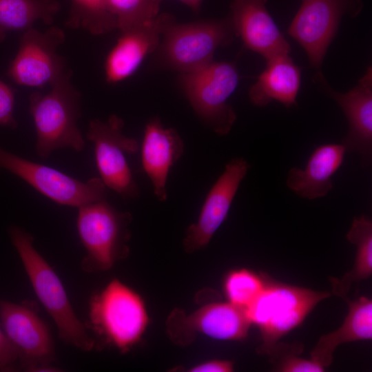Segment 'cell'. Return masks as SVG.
Returning a JSON list of instances; mask_svg holds the SVG:
<instances>
[{"instance_id":"obj_1","label":"cell","mask_w":372,"mask_h":372,"mask_svg":"<svg viewBox=\"0 0 372 372\" xmlns=\"http://www.w3.org/2000/svg\"><path fill=\"white\" fill-rule=\"evenodd\" d=\"M237 37L229 16L224 19L180 23L169 14H163V31L155 52L162 68L180 73L195 71L213 61L218 47Z\"/></svg>"},{"instance_id":"obj_2","label":"cell","mask_w":372,"mask_h":372,"mask_svg":"<svg viewBox=\"0 0 372 372\" xmlns=\"http://www.w3.org/2000/svg\"><path fill=\"white\" fill-rule=\"evenodd\" d=\"M8 234L35 293L57 327L59 338L82 351H91L94 339L76 317L59 278L34 248L33 236L15 225L10 227Z\"/></svg>"},{"instance_id":"obj_3","label":"cell","mask_w":372,"mask_h":372,"mask_svg":"<svg viewBox=\"0 0 372 372\" xmlns=\"http://www.w3.org/2000/svg\"><path fill=\"white\" fill-rule=\"evenodd\" d=\"M328 291L290 285L274 280L265 274V285L254 301L245 309L260 331L262 344L259 353L269 355L279 340L298 327Z\"/></svg>"},{"instance_id":"obj_4","label":"cell","mask_w":372,"mask_h":372,"mask_svg":"<svg viewBox=\"0 0 372 372\" xmlns=\"http://www.w3.org/2000/svg\"><path fill=\"white\" fill-rule=\"evenodd\" d=\"M72 72L51 85L47 94L34 92L30 96L29 110L37 133L36 152L45 159L59 149L85 147L77 121L81 115V94L70 81Z\"/></svg>"},{"instance_id":"obj_5","label":"cell","mask_w":372,"mask_h":372,"mask_svg":"<svg viewBox=\"0 0 372 372\" xmlns=\"http://www.w3.org/2000/svg\"><path fill=\"white\" fill-rule=\"evenodd\" d=\"M89 310L94 331L123 353L140 341L149 323L141 296L116 279L92 297Z\"/></svg>"},{"instance_id":"obj_6","label":"cell","mask_w":372,"mask_h":372,"mask_svg":"<svg viewBox=\"0 0 372 372\" xmlns=\"http://www.w3.org/2000/svg\"><path fill=\"white\" fill-rule=\"evenodd\" d=\"M78 210L77 231L86 251L81 262L83 271H107L127 257L130 213L116 210L105 200L85 204Z\"/></svg>"},{"instance_id":"obj_7","label":"cell","mask_w":372,"mask_h":372,"mask_svg":"<svg viewBox=\"0 0 372 372\" xmlns=\"http://www.w3.org/2000/svg\"><path fill=\"white\" fill-rule=\"evenodd\" d=\"M179 81L200 118L217 134H227L236 120L228 103L239 81L236 65L213 60L195 71L180 73Z\"/></svg>"},{"instance_id":"obj_8","label":"cell","mask_w":372,"mask_h":372,"mask_svg":"<svg viewBox=\"0 0 372 372\" xmlns=\"http://www.w3.org/2000/svg\"><path fill=\"white\" fill-rule=\"evenodd\" d=\"M362 7V0H302L288 34L304 50L316 74L322 72L324 56L343 16L355 17Z\"/></svg>"},{"instance_id":"obj_9","label":"cell","mask_w":372,"mask_h":372,"mask_svg":"<svg viewBox=\"0 0 372 372\" xmlns=\"http://www.w3.org/2000/svg\"><path fill=\"white\" fill-rule=\"evenodd\" d=\"M7 170L56 203L79 207L106 199V186L101 178L86 182L56 169L34 163L0 147V171Z\"/></svg>"},{"instance_id":"obj_10","label":"cell","mask_w":372,"mask_h":372,"mask_svg":"<svg viewBox=\"0 0 372 372\" xmlns=\"http://www.w3.org/2000/svg\"><path fill=\"white\" fill-rule=\"evenodd\" d=\"M124 122L116 115L107 121H90L87 138L94 146L96 166L105 185L124 199H134L139 195L125 154L138 149V142L122 133Z\"/></svg>"},{"instance_id":"obj_11","label":"cell","mask_w":372,"mask_h":372,"mask_svg":"<svg viewBox=\"0 0 372 372\" xmlns=\"http://www.w3.org/2000/svg\"><path fill=\"white\" fill-rule=\"evenodd\" d=\"M65 38L64 31L56 26H50L44 32L33 27L25 30L7 75L21 85H51L71 72L63 57L57 52Z\"/></svg>"},{"instance_id":"obj_12","label":"cell","mask_w":372,"mask_h":372,"mask_svg":"<svg viewBox=\"0 0 372 372\" xmlns=\"http://www.w3.org/2000/svg\"><path fill=\"white\" fill-rule=\"evenodd\" d=\"M251 324L244 309L229 302H214L189 314L174 309L167 320L166 330L172 342L186 346L197 334L220 340H242L247 336Z\"/></svg>"},{"instance_id":"obj_13","label":"cell","mask_w":372,"mask_h":372,"mask_svg":"<svg viewBox=\"0 0 372 372\" xmlns=\"http://www.w3.org/2000/svg\"><path fill=\"white\" fill-rule=\"evenodd\" d=\"M4 332L17 347L19 361L28 371L53 369L54 345L50 331L31 306L0 300ZM53 371V370H52Z\"/></svg>"},{"instance_id":"obj_14","label":"cell","mask_w":372,"mask_h":372,"mask_svg":"<svg viewBox=\"0 0 372 372\" xmlns=\"http://www.w3.org/2000/svg\"><path fill=\"white\" fill-rule=\"evenodd\" d=\"M315 79L323 91L337 102L344 112L349 123V131L341 144L346 152H355L366 167L372 156V68L368 67L357 85L346 93L329 86L322 73L316 74Z\"/></svg>"},{"instance_id":"obj_15","label":"cell","mask_w":372,"mask_h":372,"mask_svg":"<svg viewBox=\"0 0 372 372\" xmlns=\"http://www.w3.org/2000/svg\"><path fill=\"white\" fill-rule=\"evenodd\" d=\"M249 164L242 158L231 160L211 188L197 221L187 229L183 246L187 253L205 247L225 220Z\"/></svg>"},{"instance_id":"obj_16","label":"cell","mask_w":372,"mask_h":372,"mask_svg":"<svg viewBox=\"0 0 372 372\" xmlns=\"http://www.w3.org/2000/svg\"><path fill=\"white\" fill-rule=\"evenodd\" d=\"M267 0H231L229 15L244 45L267 61L289 54L291 46L266 8Z\"/></svg>"},{"instance_id":"obj_17","label":"cell","mask_w":372,"mask_h":372,"mask_svg":"<svg viewBox=\"0 0 372 372\" xmlns=\"http://www.w3.org/2000/svg\"><path fill=\"white\" fill-rule=\"evenodd\" d=\"M163 31V14L152 22L121 32L104 65L105 81L116 83L132 76L145 58L157 49Z\"/></svg>"},{"instance_id":"obj_18","label":"cell","mask_w":372,"mask_h":372,"mask_svg":"<svg viewBox=\"0 0 372 372\" xmlns=\"http://www.w3.org/2000/svg\"><path fill=\"white\" fill-rule=\"evenodd\" d=\"M183 152V141L176 130L165 128L157 117L147 122L142 145L143 167L151 180L156 197L161 202L167 198L169 169Z\"/></svg>"},{"instance_id":"obj_19","label":"cell","mask_w":372,"mask_h":372,"mask_svg":"<svg viewBox=\"0 0 372 372\" xmlns=\"http://www.w3.org/2000/svg\"><path fill=\"white\" fill-rule=\"evenodd\" d=\"M346 152L341 143L316 147L304 169L293 167L289 171L287 187L309 200L325 196L333 188L331 177L342 165Z\"/></svg>"},{"instance_id":"obj_20","label":"cell","mask_w":372,"mask_h":372,"mask_svg":"<svg viewBox=\"0 0 372 372\" xmlns=\"http://www.w3.org/2000/svg\"><path fill=\"white\" fill-rule=\"evenodd\" d=\"M301 68L289 54L280 55L267 61L266 68L249 89L251 103L263 107L273 100L285 107L296 105L300 86Z\"/></svg>"},{"instance_id":"obj_21","label":"cell","mask_w":372,"mask_h":372,"mask_svg":"<svg viewBox=\"0 0 372 372\" xmlns=\"http://www.w3.org/2000/svg\"><path fill=\"white\" fill-rule=\"evenodd\" d=\"M349 311L342 325L335 331L321 336L311 352V359L324 368L331 365L336 348L344 343L372 338V301L361 296L351 300L344 299Z\"/></svg>"},{"instance_id":"obj_22","label":"cell","mask_w":372,"mask_h":372,"mask_svg":"<svg viewBox=\"0 0 372 372\" xmlns=\"http://www.w3.org/2000/svg\"><path fill=\"white\" fill-rule=\"evenodd\" d=\"M347 239L356 246V254L352 269L342 278H329L332 293L342 298H347L353 283L368 279L372 274V221L366 215L355 217L347 234Z\"/></svg>"},{"instance_id":"obj_23","label":"cell","mask_w":372,"mask_h":372,"mask_svg":"<svg viewBox=\"0 0 372 372\" xmlns=\"http://www.w3.org/2000/svg\"><path fill=\"white\" fill-rule=\"evenodd\" d=\"M60 9L56 0H0V42L8 32H24L39 20L52 24Z\"/></svg>"},{"instance_id":"obj_24","label":"cell","mask_w":372,"mask_h":372,"mask_svg":"<svg viewBox=\"0 0 372 372\" xmlns=\"http://www.w3.org/2000/svg\"><path fill=\"white\" fill-rule=\"evenodd\" d=\"M71 8L65 25L82 28L93 35H102L116 29L107 0H71Z\"/></svg>"},{"instance_id":"obj_25","label":"cell","mask_w":372,"mask_h":372,"mask_svg":"<svg viewBox=\"0 0 372 372\" xmlns=\"http://www.w3.org/2000/svg\"><path fill=\"white\" fill-rule=\"evenodd\" d=\"M265 285V273L248 269L230 271L225 277L223 289L228 302L246 309L258 296Z\"/></svg>"},{"instance_id":"obj_26","label":"cell","mask_w":372,"mask_h":372,"mask_svg":"<svg viewBox=\"0 0 372 372\" xmlns=\"http://www.w3.org/2000/svg\"><path fill=\"white\" fill-rule=\"evenodd\" d=\"M162 0H107L116 29L121 32L157 19Z\"/></svg>"},{"instance_id":"obj_27","label":"cell","mask_w":372,"mask_h":372,"mask_svg":"<svg viewBox=\"0 0 372 372\" xmlns=\"http://www.w3.org/2000/svg\"><path fill=\"white\" fill-rule=\"evenodd\" d=\"M302 351L300 344H288L278 342L269 355L276 371L281 372H322L324 367L312 359L298 357Z\"/></svg>"},{"instance_id":"obj_28","label":"cell","mask_w":372,"mask_h":372,"mask_svg":"<svg viewBox=\"0 0 372 372\" xmlns=\"http://www.w3.org/2000/svg\"><path fill=\"white\" fill-rule=\"evenodd\" d=\"M14 94L12 89L0 79V126L16 129L14 116Z\"/></svg>"},{"instance_id":"obj_29","label":"cell","mask_w":372,"mask_h":372,"mask_svg":"<svg viewBox=\"0 0 372 372\" xmlns=\"http://www.w3.org/2000/svg\"><path fill=\"white\" fill-rule=\"evenodd\" d=\"M19 361V352L4 331L0 329V371H12Z\"/></svg>"},{"instance_id":"obj_30","label":"cell","mask_w":372,"mask_h":372,"mask_svg":"<svg viewBox=\"0 0 372 372\" xmlns=\"http://www.w3.org/2000/svg\"><path fill=\"white\" fill-rule=\"evenodd\" d=\"M234 363L229 360H212L196 364L189 369L190 372H231Z\"/></svg>"},{"instance_id":"obj_31","label":"cell","mask_w":372,"mask_h":372,"mask_svg":"<svg viewBox=\"0 0 372 372\" xmlns=\"http://www.w3.org/2000/svg\"><path fill=\"white\" fill-rule=\"evenodd\" d=\"M188 7H189L194 12L198 13L200 9L201 4L203 0H179Z\"/></svg>"}]
</instances>
